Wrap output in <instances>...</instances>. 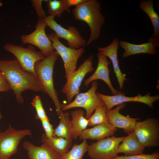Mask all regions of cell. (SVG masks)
Wrapping results in <instances>:
<instances>
[{
	"label": "cell",
	"mask_w": 159,
	"mask_h": 159,
	"mask_svg": "<svg viewBox=\"0 0 159 159\" xmlns=\"http://www.w3.org/2000/svg\"><path fill=\"white\" fill-rule=\"evenodd\" d=\"M0 70L3 74L10 87L14 91L16 102L23 104L22 93L26 90L41 91L36 77L25 71L16 59L12 60L0 59Z\"/></svg>",
	"instance_id": "6da1fadb"
},
{
	"label": "cell",
	"mask_w": 159,
	"mask_h": 159,
	"mask_svg": "<svg viewBox=\"0 0 159 159\" xmlns=\"http://www.w3.org/2000/svg\"><path fill=\"white\" fill-rule=\"evenodd\" d=\"M59 55L54 50L44 59L37 62L34 70L41 91L47 94L53 102L57 115L59 116L62 110V105L58 97V93L55 89L53 79L54 64Z\"/></svg>",
	"instance_id": "7a4b0ae2"
},
{
	"label": "cell",
	"mask_w": 159,
	"mask_h": 159,
	"mask_svg": "<svg viewBox=\"0 0 159 159\" xmlns=\"http://www.w3.org/2000/svg\"><path fill=\"white\" fill-rule=\"evenodd\" d=\"M101 7L97 0H87L72 10L74 19L84 21L90 28V36L85 46L89 45L100 36L101 28L105 22V18L101 12Z\"/></svg>",
	"instance_id": "3957f363"
},
{
	"label": "cell",
	"mask_w": 159,
	"mask_h": 159,
	"mask_svg": "<svg viewBox=\"0 0 159 159\" xmlns=\"http://www.w3.org/2000/svg\"><path fill=\"white\" fill-rule=\"evenodd\" d=\"M4 48L16 57L24 70L33 74L36 77L34 70L35 65L46 57L40 52L36 51L34 46L31 45L25 48L22 45L7 43L4 45Z\"/></svg>",
	"instance_id": "277c9868"
},
{
	"label": "cell",
	"mask_w": 159,
	"mask_h": 159,
	"mask_svg": "<svg viewBox=\"0 0 159 159\" xmlns=\"http://www.w3.org/2000/svg\"><path fill=\"white\" fill-rule=\"evenodd\" d=\"M32 135L30 129L17 130L9 124L6 130L0 132V159H10L17 152L21 140L26 136Z\"/></svg>",
	"instance_id": "5b68a950"
},
{
	"label": "cell",
	"mask_w": 159,
	"mask_h": 159,
	"mask_svg": "<svg viewBox=\"0 0 159 159\" xmlns=\"http://www.w3.org/2000/svg\"><path fill=\"white\" fill-rule=\"evenodd\" d=\"M52 43L53 47L64 63L65 71V77L67 79L77 68L78 60L85 53L83 47L77 49L67 47L62 43L54 32L47 34Z\"/></svg>",
	"instance_id": "8992f818"
},
{
	"label": "cell",
	"mask_w": 159,
	"mask_h": 159,
	"mask_svg": "<svg viewBox=\"0 0 159 159\" xmlns=\"http://www.w3.org/2000/svg\"><path fill=\"white\" fill-rule=\"evenodd\" d=\"M98 87L97 80L92 82L90 88L87 92L79 93L74 100L67 105L62 104V110L76 107L83 108L86 112L85 118L88 119L94 110L104 103L102 100L96 94Z\"/></svg>",
	"instance_id": "52a82bcc"
},
{
	"label": "cell",
	"mask_w": 159,
	"mask_h": 159,
	"mask_svg": "<svg viewBox=\"0 0 159 159\" xmlns=\"http://www.w3.org/2000/svg\"><path fill=\"white\" fill-rule=\"evenodd\" d=\"M93 58V55L89 56L67 79L61 91L65 95L69 103L72 102L75 96L79 93L80 87L85 76L94 70L92 64Z\"/></svg>",
	"instance_id": "ba28073f"
},
{
	"label": "cell",
	"mask_w": 159,
	"mask_h": 159,
	"mask_svg": "<svg viewBox=\"0 0 159 159\" xmlns=\"http://www.w3.org/2000/svg\"><path fill=\"white\" fill-rule=\"evenodd\" d=\"M134 132L144 147L159 146V122L157 119L149 118L143 121H137Z\"/></svg>",
	"instance_id": "9c48e42d"
},
{
	"label": "cell",
	"mask_w": 159,
	"mask_h": 159,
	"mask_svg": "<svg viewBox=\"0 0 159 159\" xmlns=\"http://www.w3.org/2000/svg\"><path fill=\"white\" fill-rule=\"evenodd\" d=\"M124 137L112 136L92 143L88 146V155L91 159H111L117 155L119 146Z\"/></svg>",
	"instance_id": "30bf717a"
},
{
	"label": "cell",
	"mask_w": 159,
	"mask_h": 159,
	"mask_svg": "<svg viewBox=\"0 0 159 159\" xmlns=\"http://www.w3.org/2000/svg\"><path fill=\"white\" fill-rule=\"evenodd\" d=\"M47 26L43 19H39L33 32L29 34H23L21 36L23 44H30L37 47L46 57L55 50L46 33L45 29Z\"/></svg>",
	"instance_id": "8fae6325"
},
{
	"label": "cell",
	"mask_w": 159,
	"mask_h": 159,
	"mask_svg": "<svg viewBox=\"0 0 159 159\" xmlns=\"http://www.w3.org/2000/svg\"><path fill=\"white\" fill-rule=\"evenodd\" d=\"M54 16L49 15L43 19L47 26L53 30L59 38L66 40L69 47L77 49L84 47L86 40L81 36L75 26H69L65 29L58 24Z\"/></svg>",
	"instance_id": "7c38bea8"
},
{
	"label": "cell",
	"mask_w": 159,
	"mask_h": 159,
	"mask_svg": "<svg viewBox=\"0 0 159 159\" xmlns=\"http://www.w3.org/2000/svg\"><path fill=\"white\" fill-rule=\"evenodd\" d=\"M96 94L102 100L105 105L107 110H111L115 105L126 102H138L144 103L150 107H153V104L159 99L158 95L150 96V93L142 96L138 94L133 97H127L125 93L121 92L118 94L113 96L107 95L97 92Z\"/></svg>",
	"instance_id": "4fadbf2b"
},
{
	"label": "cell",
	"mask_w": 159,
	"mask_h": 159,
	"mask_svg": "<svg viewBox=\"0 0 159 159\" xmlns=\"http://www.w3.org/2000/svg\"><path fill=\"white\" fill-rule=\"evenodd\" d=\"M125 105L124 103L119 104L113 109L107 110L106 113L110 123L117 128L122 129L125 133L129 134L134 132L135 123L139 119L125 116L120 113V110L124 108Z\"/></svg>",
	"instance_id": "5bb4252c"
},
{
	"label": "cell",
	"mask_w": 159,
	"mask_h": 159,
	"mask_svg": "<svg viewBox=\"0 0 159 159\" xmlns=\"http://www.w3.org/2000/svg\"><path fill=\"white\" fill-rule=\"evenodd\" d=\"M97 55L98 62L97 68L93 74L85 80L84 86L87 87L91 82L97 80H102L108 86L113 95L119 94L121 92L118 91L113 87L109 77L110 70L108 65L110 62L107 60V57L104 55L98 52Z\"/></svg>",
	"instance_id": "9a60e30c"
},
{
	"label": "cell",
	"mask_w": 159,
	"mask_h": 159,
	"mask_svg": "<svg viewBox=\"0 0 159 159\" xmlns=\"http://www.w3.org/2000/svg\"><path fill=\"white\" fill-rule=\"evenodd\" d=\"M119 42V39L115 38L109 45L105 47H99L98 48V51L99 52L104 55L111 60L114 72L117 77L120 89L121 90L123 88L124 82L127 79L125 74L122 73L119 65L117 56Z\"/></svg>",
	"instance_id": "2e32d148"
},
{
	"label": "cell",
	"mask_w": 159,
	"mask_h": 159,
	"mask_svg": "<svg viewBox=\"0 0 159 159\" xmlns=\"http://www.w3.org/2000/svg\"><path fill=\"white\" fill-rule=\"evenodd\" d=\"M117 130V128L109 122H104L86 129L79 138L80 140L89 139L98 140L113 136Z\"/></svg>",
	"instance_id": "e0dca14e"
},
{
	"label": "cell",
	"mask_w": 159,
	"mask_h": 159,
	"mask_svg": "<svg viewBox=\"0 0 159 159\" xmlns=\"http://www.w3.org/2000/svg\"><path fill=\"white\" fill-rule=\"evenodd\" d=\"M22 145L27 152L29 159H62L61 155L43 144L38 146L30 142L26 141Z\"/></svg>",
	"instance_id": "ac0fdd59"
},
{
	"label": "cell",
	"mask_w": 159,
	"mask_h": 159,
	"mask_svg": "<svg viewBox=\"0 0 159 159\" xmlns=\"http://www.w3.org/2000/svg\"><path fill=\"white\" fill-rule=\"evenodd\" d=\"M139 7L149 17L153 27L154 32L148 42H152L156 47L159 48V16L154 10L153 1L152 0L141 1Z\"/></svg>",
	"instance_id": "d6986e66"
},
{
	"label": "cell",
	"mask_w": 159,
	"mask_h": 159,
	"mask_svg": "<svg viewBox=\"0 0 159 159\" xmlns=\"http://www.w3.org/2000/svg\"><path fill=\"white\" fill-rule=\"evenodd\" d=\"M119 46L125 50L122 55L124 58L139 54H148L154 55L156 54L157 52L156 47L150 42L136 44L120 40L119 41Z\"/></svg>",
	"instance_id": "ffe728a7"
},
{
	"label": "cell",
	"mask_w": 159,
	"mask_h": 159,
	"mask_svg": "<svg viewBox=\"0 0 159 159\" xmlns=\"http://www.w3.org/2000/svg\"><path fill=\"white\" fill-rule=\"evenodd\" d=\"M145 148L133 132L125 137L119 146L117 153H123L127 155H138L143 153Z\"/></svg>",
	"instance_id": "44dd1931"
},
{
	"label": "cell",
	"mask_w": 159,
	"mask_h": 159,
	"mask_svg": "<svg viewBox=\"0 0 159 159\" xmlns=\"http://www.w3.org/2000/svg\"><path fill=\"white\" fill-rule=\"evenodd\" d=\"M41 141L61 156L69 150L72 142V141L61 137L54 136L48 138L44 133L41 136Z\"/></svg>",
	"instance_id": "7402d4cb"
},
{
	"label": "cell",
	"mask_w": 159,
	"mask_h": 159,
	"mask_svg": "<svg viewBox=\"0 0 159 159\" xmlns=\"http://www.w3.org/2000/svg\"><path fill=\"white\" fill-rule=\"evenodd\" d=\"M84 111L81 109L72 111L70 113L72 139H77L88 125V120L84 117Z\"/></svg>",
	"instance_id": "603a6c76"
},
{
	"label": "cell",
	"mask_w": 159,
	"mask_h": 159,
	"mask_svg": "<svg viewBox=\"0 0 159 159\" xmlns=\"http://www.w3.org/2000/svg\"><path fill=\"white\" fill-rule=\"evenodd\" d=\"M70 113L62 111L59 115L60 122L54 129V136L61 137L72 141V123L69 117Z\"/></svg>",
	"instance_id": "cb8c5ba5"
},
{
	"label": "cell",
	"mask_w": 159,
	"mask_h": 159,
	"mask_svg": "<svg viewBox=\"0 0 159 159\" xmlns=\"http://www.w3.org/2000/svg\"><path fill=\"white\" fill-rule=\"evenodd\" d=\"M45 1L49 15L59 18L64 11L68 13L70 12L69 9L67 6L64 0H46Z\"/></svg>",
	"instance_id": "d4e9b609"
},
{
	"label": "cell",
	"mask_w": 159,
	"mask_h": 159,
	"mask_svg": "<svg viewBox=\"0 0 159 159\" xmlns=\"http://www.w3.org/2000/svg\"><path fill=\"white\" fill-rule=\"evenodd\" d=\"M88 144L86 140H83L79 144H74L72 148L62 156V159H83L87 151Z\"/></svg>",
	"instance_id": "484cf974"
},
{
	"label": "cell",
	"mask_w": 159,
	"mask_h": 159,
	"mask_svg": "<svg viewBox=\"0 0 159 159\" xmlns=\"http://www.w3.org/2000/svg\"><path fill=\"white\" fill-rule=\"evenodd\" d=\"M107 111V107L105 104L97 107L94 114L88 119V125L93 127L101 123L109 122L106 113Z\"/></svg>",
	"instance_id": "4316f807"
},
{
	"label": "cell",
	"mask_w": 159,
	"mask_h": 159,
	"mask_svg": "<svg viewBox=\"0 0 159 159\" xmlns=\"http://www.w3.org/2000/svg\"><path fill=\"white\" fill-rule=\"evenodd\" d=\"M36 111L35 118L36 119L40 120L48 118L43 107L41 99L39 96L35 95L32 99L31 103Z\"/></svg>",
	"instance_id": "83f0119b"
},
{
	"label": "cell",
	"mask_w": 159,
	"mask_h": 159,
	"mask_svg": "<svg viewBox=\"0 0 159 159\" xmlns=\"http://www.w3.org/2000/svg\"><path fill=\"white\" fill-rule=\"evenodd\" d=\"M111 159H159V153L158 151H155L151 154L142 153L131 155H117Z\"/></svg>",
	"instance_id": "f1b7e54d"
},
{
	"label": "cell",
	"mask_w": 159,
	"mask_h": 159,
	"mask_svg": "<svg viewBox=\"0 0 159 159\" xmlns=\"http://www.w3.org/2000/svg\"><path fill=\"white\" fill-rule=\"evenodd\" d=\"M43 128L45 132V135L48 138H50L54 136V129L53 126L49 122V118L40 120Z\"/></svg>",
	"instance_id": "f546056e"
},
{
	"label": "cell",
	"mask_w": 159,
	"mask_h": 159,
	"mask_svg": "<svg viewBox=\"0 0 159 159\" xmlns=\"http://www.w3.org/2000/svg\"><path fill=\"white\" fill-rule=\"evenodd\" d=\"M32 5L39 19H44L46 16L42 7V0H31Z\"/></svg>",
	"instance_id": "4dcf8cb0"
},
{
	"label": "cell",
	"mask_w": 159,
	"mask_h": 159,
	"mask_svg": "<svg viewBox=\"0 0 159 159\" xmlns=\"http://www.w3.org/2000/svg\"><path fill=\"white\" fill-rule=\"evenodd\" d=\"M10 90V87L5 77L0 70V92H5Z\"/></svg>",
	"instance_id": "1f68e13d"
},
{
	"label": "cell",
	"mask_w": 159,
	"mask_h": 159,
	"mask_svg": "<svg viewBox=\"0 0 159 159\" xmlns=\"http://www.w3.org/2000/svg\"><path fill=\"white\" fill-rule=\"evenodd\" d=\"M87 0H64L65 3L67 7L69 8L72 6H78L86 2Z\"/></svg>",
	"instance_id": "d6a6232c"
},
{
	"label": "cell",
	"mask_w": 159,
	"mask_h": 159,
	"mask_svg": "<svg viewBox=\"0 0 159 159\" xmlns=\"http://www.w3.org/2000/svg\"><path fill=\"white\" fill-rule=\"evenodd\" d=\"M2 115L1 112H0V120L2 118Z\"/></svg>",
	"instance_id": "836d02e7"
},
{
	"label": "cell",
	"mask_w": 159,
	"mask_h": 159,
	"mask_svg": "<svg viewBox=\"0 0 159 159\" xmlns=\"http://www.w3.org/2000/svg\"><path fill=\"white\" fill-rule=\"evenodd\" d=\"M3 3L1 0H0V7L2 5Z\"/></svg>",
	"instance_id": "e575fe53"
},
{
	"label": "cell",
	"mask_w": 159,
	"mask_h": 159,
	"mask_svg": "<svg viewBox=\"0 0 159 159\" xmlns=\"http://www.w3.org/2000/svg\"></svg>",
	"instance_id": "d590c367"
},
{
	"label": "cell",
	"mask_w": 159,
	"mask_h": 159,
	"mask_svg": "<svg viewBox=\"0 0 159 159\" xmlns=\"http://www.w3.org/2000/svg\"></svg>",
	"instance_id": "8d00e7d4"
}]
</instances>
